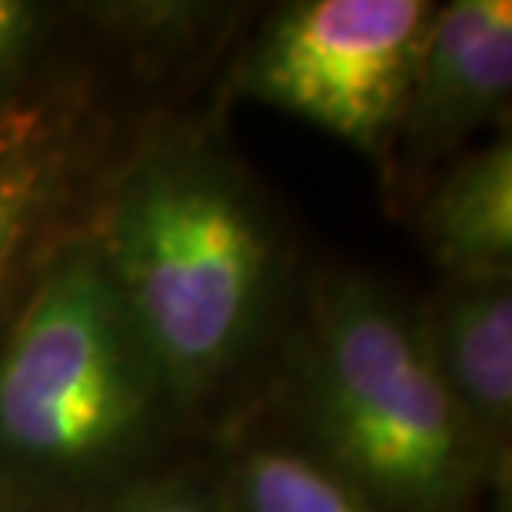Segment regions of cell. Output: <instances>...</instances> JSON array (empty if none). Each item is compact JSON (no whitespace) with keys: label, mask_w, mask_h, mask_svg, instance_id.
<instances>
[{"label":"cell","mask_w":512,"mask_h":512,"mask_svg":"<svg viewBox=\"0 0 512 512\" xmlns=\"http://www.w3.org/2000/svg\"><path fill=\"white\" fill-rule=\"evenodd\" d=\"M303 393L313 456L380 512H466L493 476L419 313L370 276L323 286Z\"/></svg>","instance_id":"3"},{"label":"cell","mask_w":512,"mask_h":512,"mask_svg":"<svg viewBox=\"0 0 512 512\" xmlns=\"http://www.w3.org/2000/svg\"><path fill=\"white\" fill-rule=\"evenodd\" d=\"M173 396L90 233L60 237L0 326V476L107 483L147 453Z\"/></svg>","instance_id":"2"},{"label":"cell","mask_w":512,"mask_h":512,"mask_svg":"<svg viewBox=\"0 0 512 512\" xmlns=\"http://www.w3.org/2000/svg\"><path fill=\"white\" fill-rule=\"evenodd\" d=\"M509 90V0H453L436 7L389 157L396 177L416 180L453 157L476 130L503 114Z\"/></svg>","instance_id":"5"},{"label":"cell","mask_w":512,"mask_h":512,"mask_svg":"<svg viewBox=\"0 0 512 512\" xmlns=\"http://www.w3.org/2000/svg\"><path fill=\"white\" fill-rule=\"evenodd\" d=\"M84 512H230V499L193 476H147L120 486Z\"/></svg>","instance_id":"10"},{"label":"cell","mask_w":512,"mask_h":512,"mask_svg":"<svg viewBox=\"0 0 512 512\" xmlns=\"http://www.w3.org/2000/svg\"><path fill=\"white\" fill-rule=\"evenodd\" d=\"M433 366L483 449L506 469L512 436V283L509 276L446 280L419 313Z\"/></svg>","instance_id":"7"},{"label":"cell","mask_w":512,"mask_h":512,"mask_svg":"<svg viewBox=\"0 0 512 512\" xmlns=\"http://www.w3.org/2000/svg\"><path fill=\"white\" fill-rule=\"evenodd\" d=\"M230 512H380L306 449L253 446L233 476Z\"/></svg>","instance_id":"9"},{"label":"cell","mask_w":512,"mask_h":512,"mask_svg":"<svg viewBox=\"0 0 512 512\" xmlns=\"http://www.w3.org/2000/svg\"><path fill=\"white\" fill-rule=\"evenodd\" d=\"M0 512H17V509H14V506H10V503H7V499H4V496H0Z\"/></svg>","instance_id":"12"},{"label":"cell","mask_w":512,"mask_h":512,"mask_svg":"<svg viewBox=\"0 0 512 512\" xmlns=\"http://www.w3.org/2000/svg\"><path fill=\"white\" fill-rule=\"evenodd\" d=\"M436 17L426 0H303L280 7L243 60L240 87L389 163Z\"/></svg>","instance_id":"4"},{"label":"cell","mask_w":512,"mask_h":512,"mask_svg":"<svg viewBox=\"0 0 512 512\" xmlns=\"http://www.w3.org/2000/svg\"><path fill=\"white\" fill-rule=\"evenodd\" d=\"M173 406L243 363L270 306L276 243L227 153L207 140L143 150L90 233Z\"/></svg>","instance_id":"1"},{"label":"cell","mask_w":512,"mask_h":512,"mask_svg":"<svg viewBox=\"0 0 512 512\" xmlns=\"http://www.w3.org/2000/svg\"><path fill=\"white\" fill-rule=\"evenodd\" d=\"M87 173L84 140L60 110L40 97L0 104V326L67 233Z\"/></svg>","instance_id":"6"},{"label":"cell","mask_w":512,"mask_h":512,"mask_svg":"<svg viewBox=\"0 0 512 512\" xmlns=\"http://www.w3.org/2000/svg\"><path fill=\"white\" fill-rule=\"evenodd\" d=\"M419 237L446 280L512 276V143L459 157L419 207Z\"/></svg>","instance_id":"8"},{"label":"cell","mask_w":512,"mask_h":512,"mask_svg":"<svg viewBox=\"0 0 512 512\" xmlns=\"http://www.w3.org/2000/svg\"><path fill=\"white\" fill-rule=\"evenodd\" d=\"M47 14L24 0H0V100L30 84V67L44 47Z\"/></svg>","instance_id":"11"}]
</instances>
